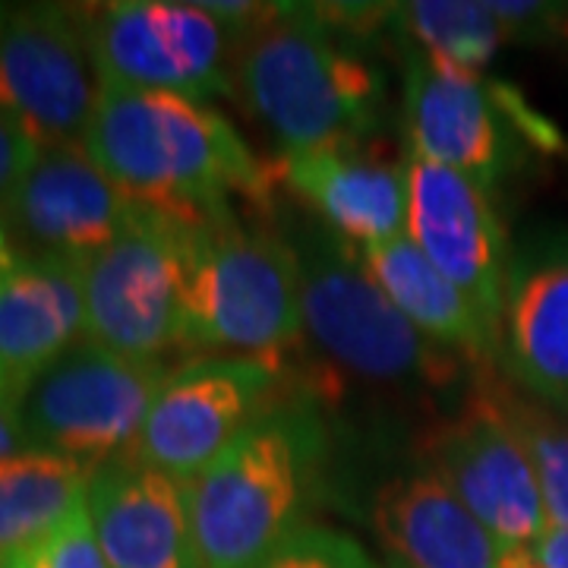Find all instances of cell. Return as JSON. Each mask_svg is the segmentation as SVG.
I'll return each mask as SVG.
<instances>
[{"label": "cell", "instance_id": "cell-1", "mask_svg": "<svg viewBox=\"0 0 568 568\" xmlns=\"http://www.w3.org/2000/svg\"><path fill=\"white\" fill-rule=\"evenodd\" d=\"M82 149L140 209L183 224L231 212V196L265 203L272 183L219 111L171 92L99 85Z\"/></svg>", "mask_w": 568, "mask_h": 568}, {"label": "cell", "instance_id": "cell-2", "mask_svg": "<svg viewBox=\"0 0 568 568\" xmlns=\"http://www.w3.org/2000/svg\"><path fill=\"white\" fill-rule=\"evenodd\" d=\"M234 85L287 152L357 145L376 126L379 77L328 39L320 13L275 7L234 63Z\"/></svg>", "mask_w": 568, "mask_h": 568}, {"label": "cell", "instance_id": "cell-3", "mask_svg": "<svg viewBox=\"0 0 568 568\" xmlns=\"http://www.w3.org/2000/svg\"><path fill=\"white\" fill-rule=\"evenodd\" d=\"M316 452L320 433L306 414L268 407L186 484L203 568H260L301 528Z\"/></svg>", "mask_w": 568, "mask_h": 568}, {"label": "cell", "instance_id": "cell-4", "mask_svg": "<svg viewBox=\"0 0 568 568\" xmlns=\"http://www.w3.org/2000/svg\"><path fill=\"white\" fill-rule=\"evenodd\" d=\"M297 260L287 241L234 212L190 227L183 347L275 361L301 335Z\"/></svg>", "mask_w": 568, "mask_h": 568}, {"label": "cell", "instance_id": "cell-5", "mask_svg": "<svg viewBox=\"0 0 568 568\" xmlns=\"http://www.w3.org/2000/svg\"><path fill=\"white\" fill-rule=\"evenodd\" d=\"M291 250L306 332L335 364L379 383L446 386L458 376L455 361L407 323L338 231L301 224Z\"/></svg>", "mask_w": 568, "mask_h": 568}, {"label": "cell", "instance_id": "cell-6", "mask_svg": "<svg viewBox=\"0 0 568 568\" xmlns=\"http://www.w3.org/2000/svg\"><path fill=\"white\" fill-rule=\"evenodd\" d=\"M168 376L162 361L80 342L22 388L10 414L26 452L58 455L92 474L133 448Z\"/></svg>", "mask_w": 568, "mask_h": 568}, {"label": "cell", "instance_id": "cell-7", "mask_svg": "<svg viewBox=\"0 0 568 568\" xmlns=\"http://www.w3.org/2000/svg\"><path fill=\"white\" fill-rule=\"evenodd\" d=\"M190 227L140 209L114 244L85 260V342L162 364L181 351Z\"/></svg>", "mask_w": 568, "mask_h": 568}, {"label": "cell", "instance_id": "cell-8", "mask_svg": "<svg viewBox=\"0 0 568 568\" xmlns=\"http://www.w3.org/2000/svg\"><path fill=\"white\" fill-rule=\"evenodd\" d=\"M82 36L99 85L171 92L193 102L227 95V39L203 3L123 0L80 7Z\"/></svg>", "mask_w": 568, "mask_h": 568}, {"label": "cell", "instance_id": "cell-9", "mask_svg": "<svg viewBox=\"0 0 568 568\" xmlns=\"http://www.w3.org/2000/svg\"><path fill=\"white\" fill-rule=\"evenodd\" d=\"M99 99L80 10L51 3L0 7V111L41 142L80 145Z\"/></svg>", "mask_w": 568, "mask_h": 568}, {"label": "cell", "instance_id": "cell-10", "mask_svg": "<svg viewBox=\"0 0 568 568\" xmlns=\"http://www.w3.org/2000/svg\"><path fill=\"white\" fill-rule=\"evenodd\" d=\"M275 361L265 357H200L171 369L140 439L126 452L142 465L190 484L265 414L275 386Z\"/></svg>", "mask_w": 568, "mask_h": 568}, {"label": "cell", "instance_id": "cell-11", "mask_svg": "<svg viewBox=\"0 0 568 568\" xmlns=\"http://www.w3.org/2000/svg\"><path fill=\"white\" fill-rule=\"evenodd\" d=\"M405 171L407 237L503 338L508 250L489 190L417 155L407 159Z\"/></svg>", "mask_w": 568, "mask_h": 568}, {"label": "cell", "instance_id": "cell-12", "mask_svg": "<svg viewBox=\"0 0 568 568\" xmlns=\"http://www.w3.org/2000/svg\"><path fill=\"white\" fill-rule=\"evenodd\" d=\"M433 470L508 547H534L549 528L540 484L508 402L477 395L433 446Z\"/></svg>", "mask_w": 568, "mask_h": 568}, {"label": "cell", "instance_id": "cell-13", "mask_svg": "<svg viewBox=\"0 0 568 568\" xmlns=\"http://www.w3.org/2000/svg\"><path fill=\"white\" fill-rule=\"evenodd\" d=\"M508 99L506 89H484L480 73L424 54L410 63L405 85L410 155L489 190L511 164Z\"/></svg>", "mask_w": 568, "mask_h": 568}, {"label": "cell", "instance_id": "cell-14", "mask_svg": "<svg viewBox=\"0 0 568 568\" xmlns=\"http://www.w3.org/2000/svg\"><path fill=\"white\" fill-rule=\"evenodd\" d=\"M133 205L80 145L44 149L7 205L10 231L29 253L89 260L133 224Z\"/></svg>", "mask_w": 568, "mask_h": 568}, {"label": "cell", "instance_id": "cell-15", "mask_svg": "<svg viewBox=\"0 0 568 568\" xmlns=\"http://www.w3.org/2000/svg\"><path fill=\"white\" fill-rule=\"evenodd\" d=\"M85 260L51 253L0 256V407L85 335Z\"/></svg>", "mask_w": 568, "mask_h": 568}, {"label": "cell", "instance_id": "cell-16", "mask_svg": "<svg viewBox=\"0 0 568 568\" xmlns=\"http://www.w3.org/2000/svg\"><path fill=\"white\" fill-rule=\"evenodd\" d=\"M85 503L111 568H203L178 477L121 455L92 470Z\"/></svg>", "mask_w": 568, "mask_h": 568}, {"label": "cell", "instance_id": "cell-17", "mask_svg": "<svg viewBox=\"0 0 568 568\" xmlns=\"http://www.w3.org/2000/svg\"><path fill=\"white\" fill-rule=\"evenodd\" d=\"M282 178L351 244L405 237L407 171L402 164L366 155L357 145H332L284 152Z\"/></svg>", "mask_w": 568, "mask_h": 568}, {"label": "cell", "instance_id": "cell-18", "mask_svg": "<svg viewBox=\"0 0 568 568\" xmlns=\"http://www.w3.org/2000/svg\"><path fill=\"white\" fill-rule=\"evenodd\" d=\"M503 351L521 386L568 410V246L508 268Z\"/></svg>", "mask_w": 568, "mask_h": 568}, {"label": "cell", "instance_id": "cell-19", "mask_svg": "<svg viewBox=\"0 0 568 568\" xmlns=\"http://www.w3.org/2000/svg\"><path fill=\"white\" fill-rule=\"evenodd\" d=\"M376 528L405 568H499L503 544L436 470L392 480L376 506Z\"/></svg>", "mask_w": 568, "mask_h": 568}, {"label": "cell", "instance_id": "cell-20", "mask_svg": "<svg viewBox=\"0 0 568 568\" xmlns=\"http://www.w3.org/2000/svg\"><path fill=\"white\" fill-rule=\"evenodd\" d=\"M361 253L373 282L383 287V294L398 306V313L417 332H424L429 342L462 351L477 364L496 357L503 338L407 234L386 244L361 246Z\"/></svg>", "mask_w": 568, "mask_h": 568}, {"label": "cell", "instance_id": "cell-21", "mask_svg": "<svg viewBox=\"0 0 568 568\" xmlns=\"http://www.w3.org/2000/svg\"><path fill=\"white\" fill-rule=\"evenodd\" d=\"M89 470L41 452L0 458V559L17 552L85 503Z\"/></svg>", "mask_w": 568, "mask_h": 568}, {"label": "cell", "instance_id": "cell-22", "mask_svg": "<svg viewBox=\"0 0 568 568\" xmlns=\"http://www.w3.org/2000/svg\"><path fill=\"white\" fill-rule=\"evenodd\" d=\"M392 20L405 26L407 36L420 41L426 54L470 73H480L506 39V29L489 3L474 0H417L398 7Z\"/></svg>", "mask_w": 568, "mask_h": 568}, {"label": "cell", "instance_id": "cell-23", "mask_svg": "<svg viewBox=\"0 0 568 568\" xmlns=\"http://www.w3.org/2000/svg\"><path fill=\"white\" fill-rule=\"evenodd\" d=\"M525 439L552 528H568V424L530 405H508Z\"/></svg>", "mask_w": 568, "mask_h": 568}, {"label": "cell", "instance_id": "cell-24", "mask_svg": "<svg viewBox=\"0 0 568 568\" xmlns=\"http://www.w3.org/2000/svg\"><path fill=\"white\" fill-rule=\"evenodd\" d=\"M0 568H111L92 528L89 503L77 506L58 528L41 534L17 552L3 556Z\"/></svg>", "mask_w": 568, "mask_h": 568}, {"label": "cell", "instance_id": "cell-25", "mask_svg": "<svg viewBox=\"0 0 568 568\" xmlns=\"http://www.w3.org/2000/svg\"><path fill=\"white\" fill-rule=\"evenodd\" d=\"M260 568H376V562L342 530L301 525L265 556Z\"/></svg>", "mask_w": 568, "mask_h": 568}, {"label": "cell", "instance_id": "cell-26", "mask_svg": "<svg viewBox=\"0 0 568 568\" xmlns=\"http://www.w3.org/2000/svg\"><path fill=\"white\" fill-rule=\"evenodd\" d=\"M41 152H44L41 142L13 114L0 111V219L13 193L20 190V183L26 181V174L41 159Z\"/></svg>", "mask_w": 568, "mask_h": 568}, {"label": "cell", "instance_id": "cell-27", "mask_svg": "<svg viewBox=\"0 0 568 568\" xmlns=\"http://www.w3.org/2000/svg\"><path fill=\"white\" fill-rule=\"evenodd\" d=\"M534 552L547 568H568V528L549 525L544 537L534 544Z\"/></svg>", "mask_w": 568, "mask_h": 568}, {"label": "cell", "instance_id": "cell-28", "mask_svg": "<svg viewBox=\"0 0 568 568\" xmlns=\"http://www.w3.org/2000/svg\"><path fill=\"white\" fill-rule=\"evenodd\" d=\"M20 452H26V446H22L20 429L13 424V414L7 407H0V458L20 455Z\"/></svg>", "mask_w": 568, "mask_h": 568}, {"label": "cell", "instance_id": "cell-29", "mask_svg": "<svg viewBox=\"0 0 568 568\" xmlns=\"http://www.w3.org/2000/svg\"><path fill=\"white\" fill-rule=\"evenodd\" d=\"M499 568H547V566L537 559L534 547H508V549H503Z\"/></svg>", "mask_w": 568, "mask_h": 568}, {"label": "cell", "instance_id": "cell-30", "mask_svg": "<svg viewBox=\"0 0 568 568\" xmlns=\"http://www.w3.org/2000/svg\"><path fill=\"white\" fill-rule=\"evenodd\" d=\"M7 253V237H3V227H0V256Z\"/></svg>", "mask_w": 568, "mask_h": 568}, {"label": "cell", "instance_id": "cell-31", "mask_svg": "<svg viewBox=\"0 0 568 568\" xmlns=\"http://www.w3.org/2000/svg\"><path fill=\"white\" fill-rule=\"evenodd\" d=\"M402 568H405V566H402Z\"/></svg>", "mask_w": 568, "mask_h": 568}]
</instances>
